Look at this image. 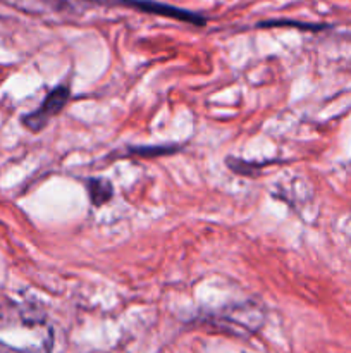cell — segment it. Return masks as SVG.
Segmentation results:
<instances>
[{"label":"cell","instance_id":"obj_1","mask_svg":"<svg viewBox=\"0 0 351 353\" xmlns=\"http://www.w3.org/2000/svg\"><path fill=\"white\" fill-rule=\"evenodd\" d=\"M54 327L36 305L0 300V353H52Z\"/></svg>","mask_w":351,"mask_h":353},{"label":"cell","instance_id":"obj_2","mask_svg":"<svg viewBox=\"0 0 351 353\" xmlns=\"http://www.w3.org/2000/svg\"><path fill=\"white\" fill-rule=\"evenodd\" d=\"M202 323L234 336H250L264 326L265 310L258 302L231 303L224 309L205 314Z\"/></svg>","mask_w":351,"mask_h":353},{"label":"cell","instance_id":"obj_3","mask_svg":"<svg viewBox=\"0 0 351 353\" xmlns=\"http://www.w3.org/2000/svg\"><path fill=\"white\" fill-rule=\"evenodd\" d=\"M69 97H71V90H69V85H58L45 97V100L41 102V105L38 107L33 112L26 114L23 117V124L33 133H38V131L43 130L48 123H50L52 117L57 116L62 109L67 103Z\"/></svg>","mask_w":351,"mask_h":353},{"label":"cell","instance_id":"obj_4","mask_svg":"<svg viewBox=\"0 0 351 353\" xmlns=\"http://www.w3.org/2000/svg\"><path fill=\"white\" fill-rule=\"evenodd\" d=\"M119 3L126 7H133V9L141 10V12H150V14H158V16L172 17V19L184 21V23L196 24V26H203L206 23V19L200 14L191 12V10L179 9V7L171 6V3H162L155 2V0H117Z\"/></svg>","mask_w":351,"mask_h":353},{"label":"cell","instance_id":"obj_5","mask_svg":"<svg viewBox=\"0 0 351 353\" xmlns=\"http://www.w3.org/2000/svg\"><path fill=\"white\" fill-rule=\"evenodd\" d=\"M86 190H88L89 202L95 207L105 205L114 196L112 183L105 178H89L86 181Z\"/></svg>","mask_w":351,"mask_h":353}]
</instances>
